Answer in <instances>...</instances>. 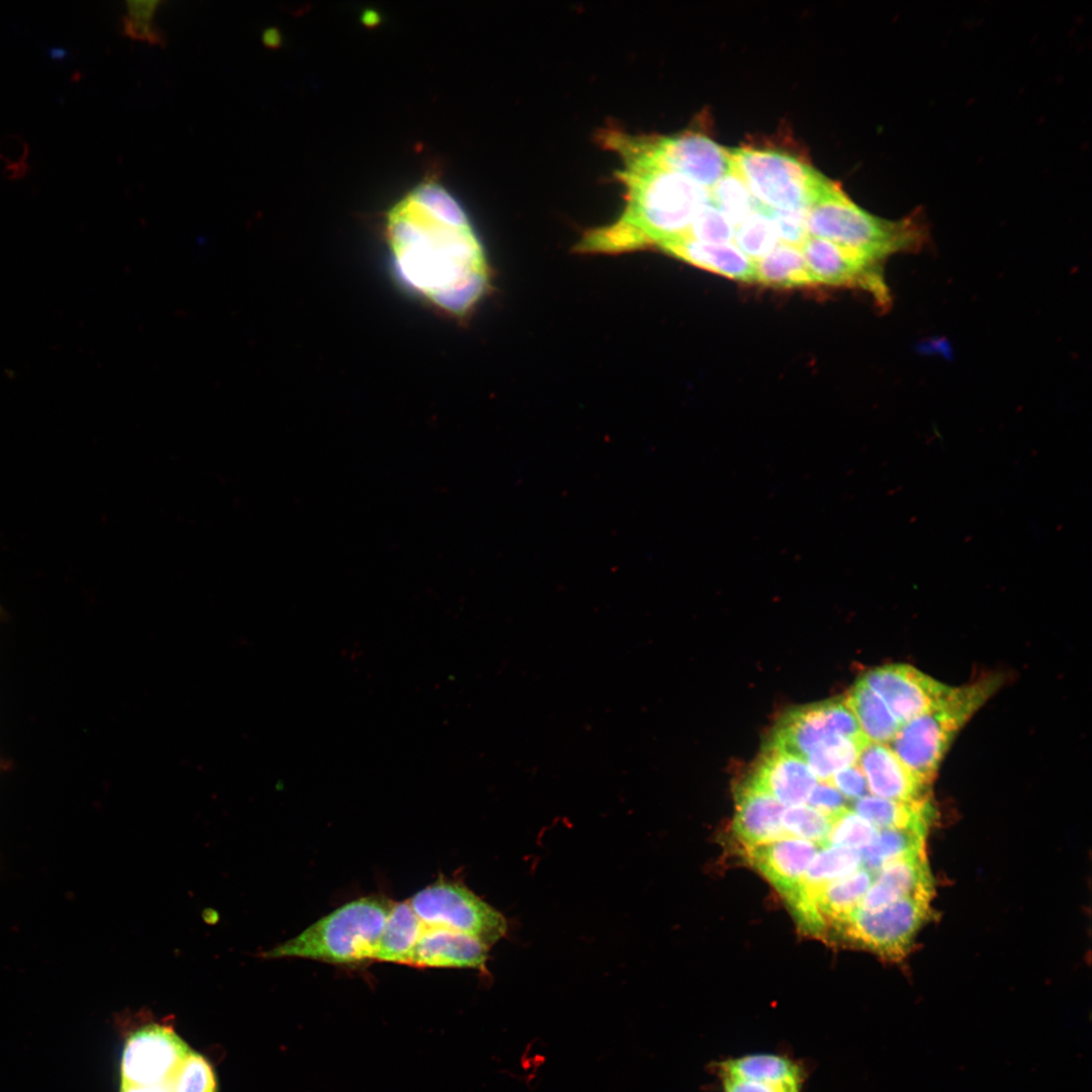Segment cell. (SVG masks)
<instances>
[{
  "mask_svg": "<svg viewBox=\"0 0 1092 1092\" xmlns=\"http://www.w3.org/2000/svg\"><path fill=\"white\" fill-rule=\"evenodd\" d=\"M386 237L401 280L445 312L466 315L484 294L483 248L462 207L441 185L422 183L395 203Z\"/></svg>",
  "mask_w": 1092,
  "mask_h": 1092,
  "instance_id": "1",
  "label": "cell"
},
{
  "mask_svg": "<svg viewBox=\"0 0 1092 1092\" xmlns=\"http://www.w3.org/2000/svg\"><path fill=\"white\" fill-rule=\"evenodd\" d=\"M618 173L626 186L627 202L612 224L586 234L577 249L583 252H623L663 244L684 237L711 201L710 191L685 176L651 162L622 159Z\"/></svg>",
  "mask_w": 1092,
  "mask_h": 1092,
  "instance_id": "2",
  "label": "cell"
},
{
  "mask_svg": "<svg viewBox=\"0 0 1092 1092\" xmlns=\"http://www.w3.org/2000/svg\"><path fill=\"white\" fill-rule=\"evenodd\" d=\"M807 236L830 241L881 263L897 253L920 251L929 240L922 210L890 220L851 201L827 179L805 210Z\"/></svg>",
  "mask_w": 1092,
  "mask_h": 1092,
  "instance_id": "3",
  "label": "cell"
},
{
  "mask_svg": "<svg viewBox=\"0 0 1092 1092\" xmlns=\"http://www.w3.org/2000/svg\"><path fill=\"white\" fill-rule=\"evenodd\" d=\"M394 901L381 895L354 899L313 922L298 935L260 953L264 959L298 958L338 966L373 963Z\"/></svg>",
  "mask_w": 1092,
  "mask_h": 1092,
  "instance_id": "4",
  "label": "cell"
},
{
  "mask_svg": "<svg viewBox=\"0 0 1092 1092\" xmlns=\"http://www.w3.org/2000/svg\"><path fill=\"white\" fill-rule=\"evenodd\" d=\"M1001 680L991 675L964 687H949L931 708L903 724L889 747L920 782L929 786L958 732Z\"/></svg>",
  "mask_w": 1092,
  "mask_h": 1092,
  "instance_id": "5",
  "label": "cell"
},
{
  "mask_svg": "<svg viewBox=\"0 0 1092 1092\" xmlns=\"http://www.w3.org/2000/svg\"><path fill=\"white\" fill-rule=\"evenodd\" d=\"M604 140L622 159L636 158L651 162L685 176L709 191L733 170L730 149L701 133L634 136L608 131Z\"/></svg>",
  "mask_w": 1092,
  "mask_h": 1092,
  "instance_id": "6",
  "label": "cell"
},
{
  "mask_svg": "<svg viewBox=\"0 0 1092 1092\" xmlns=\"http://www.w3.org/2000/svg\"><path fill=\"white\" fill-rule=\"evenodd\" d=\"M733 168L755 201L768 209L805 211L826 177L796 157L772 150L730 149Z\"/></svg>",
  "mask_w": 1092,
  "mask_h": 1092,
  "instance_id": "7",
  "label": "cell"
},
{
  "mask_svg": "<svg viewBox=\"0 0 1092 1092\" xmlns=\"http://www.w3.org/2000/svg\"><path fill=\"white\" fill-rule=\"evenodd\" d=\"M407 901L426 927L464 933L489 948L509 930L507 918L460 882L438 880Z\"/></svg>",
  "mask_w": 1092,
  "mask_h": 1092,
  "instance_id": "8",
  "label": "cell"
},
{
  "mask_svg": "<svg viewBox=\"0 0 1092 1092\" xmlns=\"http://www.w3.org/2000/svg\"><path fill=\"white\" fill-rule=\"evenodd\" d=\"M930 897L899 899L879 910L856 909L834 928L843 939L889 960L904 957L930 913Z\"/></svg>",
  "mask_w": 1092,
  "mask_h": 1092,
  "instance_id": "9",
  "label": "cell"
},
{
  "mask_svg": "<svg viewBox=\"0 0 1092 1092\" xmlns=\"http://www.w3.org/2000/svg\"><path fill=\"white\" fill-rule=\"evenodd\" d=\"M833 736L869 741L843 698L788 712L777 724L768 745L805 760L816 746Z\"/></svg>",
  "mask_w": 1092,
  "mask_h": 1092,
  "instance_id": "10",
  "label": "cell"
},
{
  "mask_svg": "<svg viewBox=\"0 0 1092 1092\" xmlns=\"http://www.w3.org/2000/svg\"><path fill=\"white\" fill-rule=\"evenodd\" d=\"M800 248L814 283L860 288L870 292L880 306L890 305L881 263L816 237L807 236Z\"/></svg>",
  "mask_w": 1092,
  "mask_h": 1092,
  "instance_id": "11",
  "label": "cell"
},
{
  "mask_svg": "<svg viewBox=\"0 0 1092 1092\" xmlns=\"http://www.w3.org/2000/svg\"><path fill=\"white\" fill-rule=\"evenodd\" d=\"M191 1051L172 1029L158 1024L144 1026L125 1041L121 1082L139 1086L163 1083Z\"/></svg>",
  "mask_w": 1092,
  "mask_h": 1092,
  "instance_id": "12",
  "label": "cell"
},
{
  "mask_svg": "<svg viewBox=\"0 0 1092 1092\" xmlns=\"http://www.w3.org/2000/svg\"><path fill=\"white\" fill-rule=\"evenodd\" d=\"M902 725L931 708L949 689L908 664H886L860 678Z\"/></svg>",
  "mask_w": 1092,
  "mask_h": 1092,
  "instance_id": "13",
  "label": "cell"
},
{
  "mask_svg": "<svg viewBox=\"0 0 1092 1092\" xmlns=\"http://www.w3.org/2000/svg\"><path fill=\"white\" fill-rule=\"evenodd\" d=\"M818 845L796 837H786L745 849L750 863L782 894L787 904L799 895L806 871Z\"/></svg>",
  "mask_w": 1092,
  "mask_h": 1092,
  "instance_id": "14",
  "label": "cell"
},
{
  "mask_svg": "<svg viewBox=\"0 0 1092 1092\" xmlns=\"http://www.w3.org/2000/svg\"><path fill=\"white\" fill-rule=\"evenodd\" d=\"M784 807L750 778L738 788L733 831L744 849L789 837L782 824Z\"/></svg>",
  "mask_w": 1092,
  "mask_h": 1092,
  "instance_id": "15",
  "label": "cell"
},
{
  "mask_svg": "<svg viewBox=\"0 0 1092 1092\" xmlns=\"http://www.w3.org/2000/svg\"><path fill=\"white\" fill-rule=\"evenodd\" d=\"M858 762L867 787L874 796L899 802L928 799V786L908 769L889 745L869 742L862 748Z\"/></svg>",
  "mask_w": 1092,
  "mask_h": 1092,
  "instance_id": "16",
  "label": "cell"
},
{
  "mask_svg": "<svg viewBox=\"0 0 1092 1092\" xmlns=\"http://www.w3.org/2000/svg\"><path fill=\"white\" fill-rule=\"evenodd\" d=\"M489 947L464 933L426 927L407 965L418 968H456L483 971Z\"/></svg>",
  "mask_w": 1092,
  "mask_h": 1092,
  "instance_id": "17",
  "label": "cell"
},
{
  "mask_svg": "<svg viewBox=\"0 0 1092 1092\" xmlns=\"http://www.w3.org/2000/svg\"><path fill=\"white\" fill-rule=\"evenodd\" d=\"M750 779L783 806L807 803L816 778L805 760L767 745Z\"/></svg>",
  "mask_w": 1092,
  "mask_h": 1092,
  "instance_id": "18",
  "label": "cell"
},
{
  "mask_svg": "<svg viewBox=\"0 0 1092 1092\" xmlns=\"http://www.w3.org/2000/svg\"><path fill=\"white\" fill-rule=\"evenodd\" d=\"M931 892V876L922 853L904 857L882 866L875 873L858 909L875 911L905 897H930Z\"/></svg>",
  "mask_w": 1092,
  "mask_h": 1092,
  "instance_id": "19",
  "label": "cell"
},
{
  "mask_svg": "<svg viewBox=\"0 0 1092 1092\" xmlns=\"http://www.w3.org/2000/svg\"><path fill=\"white\" fill-rule=\"evenodd\" d=\"M661 250L691 265L724 277L755 282V263L735 244H708L679 238L663 244Z\"/></svg>",
  "mask_w": 1092,
  "mask_h": 1092,
  "instance_id": "20",
  "label": "cell"
},
{
  "mask_svg": "<svg viewBox=\"0 0 1092 1092\" xmlns=\"http://www.w3.org/2000/svg\"><path fill=\"white\" fill-rule=\"evenodd\" d=\"M425 928L407 900L394 901L373 954V963L407 965Z\"/></svg>",
  "mask_w": 1092,
  "mask_h": 1092,
  "instance_id": "21",
  "label": "cell"
},
{
  "mask_svg": "<svg viewBox=\"0 0 1092 1092\" xmlns=\"http://www.w3.org/2000/svg\"><path fill=\"white\" fill-rule=\"evenodd\" d=\"M853 811L877 829H926L932 817L928 799L899 802L864 795L854 801Z\"/></svg>",
  "mask_w": 1092,
  "mask_h": 1092,
  "instance_id": "22",
  "label": "cell"
},
{
  "mask_svg": "<svg viewBox=\"0 0 1092 1092\" xmlns=\"http://www.w3.org/2000/svg\"><path fill=\"white\" fill-rule=\"evenodd\" d=\"M874 874L860 868L825 886L816 896L817 909L826 930L836 928L850 918L872 885Z\"/></svg>",
  "mask_w": 1092,
  "mask_h": 1092,
  "instance_id": "23",
  "label": "cell"
},
{
  "mask_svg": "<svg viewBox=\"0 0 1092 1092\" xmlns=\"http://www.w3.org/2000/svg\"><path fill=\"white\" fill-rule=\"evenodd\" d=\"M720 1074L800 1090L804 1074L792 1060L779 1055L755 1054L719 1064Z\"/></svg>",
  "mask_w": 1092,
  "mask_h": 1092,
  "instance_id": "24",
  "label": "cell"
},
{
  "mask_svg": "<svg viewBox=\"0 0 1092 1092\" xmlns=\"http://www.w3.org/2000/svg\"><path fill=\"white\" fill-rule=\"evenodd\" d=\"M844 699L870 742L890 743L902 726L883 700L861 679Z\"/></svg>",
  "mask_w": 1092,
  "mask_h": 1092,
  "instance_id": "25",
  "label": "cell"
},
{
  "mask_svg": "<svg viewBox=\"0 0 1092 1092\" xmlns=\"http://www.w3.org/2000/svg\"><path fill=\"white\" fill-rule=\"evenodd\" d=\"M754 263L755 282L760 284L778 288L815 284L798 246L780 243Z\"/></svg>",
  "mask_w": 1092,
  "mask_h": 1092,
  "instance_id": "26",
  "label": "cell"
},
{
  "mask_svg": "<svg viewBox=\"0 0 1092 1092\" xmlns=\"http://www.w3.org/2000/svg\"><path fill=\"white\" fill-rule=\"evenodd\" d=\"M926 829H879L874 840L860 851L862 868L875 875L884 864L921 854Z\"/></svg>",
  "mask_w": 1092,
  "mask_h": 1092,
  "instance_id": "27",
  "label": "cell"
},
{
  "mask_svg": "<svg viewBox=\"0 0 1092 1092\" xmlns=\"http://www.w3.org/2000/svg\"><path fill=\"white\" fill-rule=\"evenodd\" d=\"M860 868L859 850L833 845L824 846L817 851L806 871L802 886L803 893L815 902L816 896L825 886Z\"/></svg>",
  "mask_w": 1092,
  "mask_h": 1092,
  "instance_id": "28",
  "label": "cell"
},
{
  "mask_svg": "<svg viewBox=\"0 0 1092 1092\" xmlns=\"http://www.w3.org/2000/svg\"><path fill=\"white\" fill-rule=\"evenodd\" d=\"M870 741L833 736L816 746L805 758L815 778L828 781L836 771L856 764Z\"/></svg>",
  "mask_w": 1092,
  "mask_h": 1092,
  "instance_id": "29",
  "label": "cell"
},
{
  "mask_svg": "<svg viewBox=\"0 0 1092 1092\" xmlns=\"http://www.w3.org/2000/svg\"><path fill=\"white\" fill-rule=\"evenodd\" d=\"M710 197L735 229L756 210L757 202L734 168L710 190Z\"/></svg>",
  "mask_w": 1092,
  "mask_h": 1092,
  "instance_id": "30",
  "label": "cell"
},
{
  "mask_svg": "<svg viewBox=\"0 0 1092 1092\" xmlns=\"http://www.w3.org/2000/svg\"><path fill=\"white\" fill-rule=\"evenodd\" d=\"M733 241L753 261L763 257L781 243L772 222L759 209L750 213L736 226Z\"/></svg>",
  "mask_w": 1092,
  "mask_h": 1092,
  "instance_id": "31",
  "label": "cell"
},
{
  "mask_svg": "<svg viewBox=\"0 0 1092 1092\" xmlns=\"http://www.w3.org/2000/svg\"><path fill=\"white\" fill-rule=\"evenodd\" d=\"M782 824L789 837L804 839L828 846L832 820L810 806L799 805L784 809Z\"/></svg>",
  "mask_w": 1092,
  "mask_h": 1092,
  "instance_id": "32",
  "label": "cell"
},
{
  "mask_svg": "<svg viewBox=\"0 0 1092 1092\" xmlns=\"http://www.w3.org/2000/svg\"><path fill=\"white\" fill-rule=\"evenodd\" d=\"M163 1083L169 1092H216L212 1068L200 1054L194 1051L188 1054Z\"/></svg>",
  "mask_w": 1092,
  "mask_h": 1092,
  "instance_id": "33",
  "label": "cell"
},
{
  "mask_svg": "<svg viewBox=\"0 0 1092 1092\" xmlns=\"http://www.w3.org/2000/svg\"><path fill=\"white\" fill-rule=\"evenodd\" d=\"M878 830L853 810L846 808L832 818L828 844L861 850L874 840Z\"/></svg>",
  "mask_w": 1092,
  "mask_h": 1092,
  "instance_id": "34",
  "label": "cell"
},
{
  "mask_svg": "<svg viewBox=\"0 0 1092 1092\" xmlns=\"http://www.w3.org/2000/svg\"><path fill=\"white\" fill-rule=\"evenodd\" d=\"M735 226L710 201L700 211L688 233L681 238L708 244H726L733 242Z\"/></svg>",
  "mask_w": 1092,
  "mask_h": 1092,
  "instance_id": "35",
  "label": "cell"
},
{
  "mask_svg": "<svg viewBox=\"0 0 1092 1092\" xmlns=\"http://www.w3.org/2000/svg\"><path fill=\"white\" fill-rule=\"evenodd\" d=\"M756 209L770 219L781 243L800 247L806 239L805 211L774 210L758 203Z\"/></svg>",
  "mask_w": 1092,
  "mask_h": 1092,
  "instance_id": "36",
  "label": "cell"
},
{
  "mask_svg": "<svg viewBox=\"0 0 1092 1092\" xmlns=\"http://www.w3.org/2000/svg\"><path fill=\"white\" fill-rule=\"evenodd\" d=\"M808 806L828 816L831 820L846 809V799L827 781L816 784L808 798Z\"/></svg>",
  "mask_w": 1092,
  "mask_h": 1092,
  "instance_id": "37",
  "label": "cell"
},
{
  "mask_svg": "<svg viewBox=\"0 0 1092 1092\" xmlns=\"http://www.w3.org/2000/svg\"><path fill=\"white\" fill-rule=\"evenodd\" d=\"M827 782L835 787L846 800H857L866 795L867 781L859 766L851 765L836 771Z\"/></svg>",
  "mask_w": 1092,
  "mask_h": 1092,
  "instance_id": "38",
  "label": "cell"
},
{
  "mask_svg": "<svg viewBox=\"0 0 1092 1092\" xmlns=\"http://www.w3.org/2000/svg\"><path fill=\"white\" fill-rule=\"evenodd\" d=\"M121 22L123 34L133 39L147 41L151 44H160L165 47L166 36L164 32L153 23V21L130 18L125 15L121 18Z\"/></svg>",
  "mask_w": 1092,
  "mask_h": 1092,
  "instance_id": "39",
  "label": "cell"
},
{
  "mask_svg": "<svg viewBox=\"0 0 1092 1092\" xmlns=\"http://www.w3.org/2000/svg\"><path fill=\"white\" fill-rule=\"evenodd\" d=\"M723 1092H800V1090L720 1074Z\"/></svg>",
  "mask_w": 1092,
  "mask_h": 1092,
  "instance_id": "40",
  "label": "cell"
},
{
  "mask_svg": "<svg viewBox=\"0 0 1092 1092\" xmlns=\"http://www.w3.org/2000/svg\"><path fill=\"white\" fill-rule=\"evenodd\" d=\"M125 3L127 7L126 16L153 21L158 6L163 2L158 0H128Z\"/></svg>",
  "mask_w": 1092,
  "mask_h": 1092,
  "instance_id": "41",
  "label": "cell"
},
{
  "mask_svg": "<svg viewBox=\"0 0 1092 1092\" xmlns=\"http://www.w3.org/2000/svg\"><path fill=\"white\" fill-rule=\"evenodd\" d=\"M261 39L263 44L269 49H277L282 42L281 32L275 26L265 28L262 32Z\"/></svg>",
  "mask_w": 1092,
  "mask_h": 1092,
  "instance_id": "42",
  "label": "cell"
},
{
  "mask_svg": "<svg viewBox=\"0 0 1092 1092\" xmlns=\"http://www.w3.org/2000/svg\"><path fill=\"white\" fill-rule=\"evenodd\" d=\"M120 1092H169L164 1083L139 1086L121 1082Z\"/></svg>",
  "mask_w": 1092,
  "mask_h": 1092,
  "instance_id": "43",
  "label": "cell"
},
{
  "mask_svg": "<svg viewBox=\"0 0 1092 1092\" xmlns=\"http://www.w3.org/2000/svg\"><path fill=\"white\" fill-rule=\"evenodd\" d=\"M2 616V608L0 607V617Z\"/></svg>",
  "mask_w": 1092,
  "mask_h": 1092,
  "instance_id": "44",
  "label": "cell"
}]
</instances>
